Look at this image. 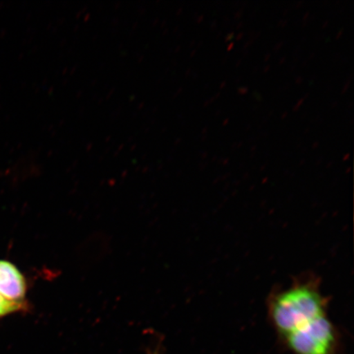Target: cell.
Returning <instances> with one entry per match:
<instances>
[{"mask_svg":"<svg viewBox=\"0 0 354 354\" xmlns=\"http://www.w3.org/2000/svg\"><path fill=\"white\" fill-rule=\"evenodd\" d=\"M26 308L21 306V305L13 304L10 301L3 299L0 296V318L10 315V314L21 312Z\"/></svg>","mask_w":354,"mask_h":354,"instance_id":"277c9868","label":"cell"},{"mask_svg":"<svg viewBox=\"0 0 354 354\" xmlns=\"http://www.w3.org/2000/svg\"><path fill=\"white\" fill-rule=\"evenodd\" d=\"M292 354H338L339 337L329 314L316 318L281 339Z\"/></svg>","mask_w":354,"mask_h":354,"instance_id":"7a4b0ae2","label":"cell"},{"mask_svg":"<svg viewBox=\"0 0 354 354\" xmlns=\"http://www.w3.org/2000/svg\"><path fill=\"white\" fill-rule=\"evenodd\" d=\"M26 281L19 269L8 261L0 259V296L26 308Z\"/></svg>","mask_w":354,"mask_h":354,"instance_id":"3957f363","label":"cell"},{"mask_svg":"<svg viewBox=\"0 0 354 354\" xmlns=\"http://www.w3.org/2000/svg\"><path fill=\"white\" fill-rule=\"evenodd\" d=\"M326 314L328 300L314 277L298 279L269 298V319L280 339Z\"/></svg>","mask_w":354,"mask_h":354,"instance_id":"6da1fadb","label":"cell"},{"mask_svg":"<svg viewBox=\"0 0 354 354\" xmlns=\"http://www.w3.org/2000/svg\"><path fill=\"white\" fill-rule=\"evenodd\" d=\"M232 35H233V33H231V35L229 34L227 35V38H225V39H225V41H228L229 39H232Z\"/></svg>","mask_w":354,"mask_h":354,"instance_id":"5b68a950","label":"cell"},{"mask_svg":"<svg viewBox=\"0 0 354 354\" xmlns=\"http://www.w3.org/2000/svg\"><path fill=\"white\" fill-rule=\"evenodd\" d=\"M233 46H234V43H232L231 44H229L228 50H231V48H232Z\"/></svg>","mask_w":354,"mask_h":354,"instance_id":"8992f818","label":"cell"},{"mask_svg":"<svg viewBox=\"0 0 354 354\" xmlns=\"http://www.w3.org/2000/svg\"><path fill=\"white\" fill-rule=\"evenodd\" d=\"M153 354H158V353H157V352H155V353H153Z\"/></svg>","mask_w":354,"mask_h":354,"instance_id":"52a82bcc","label":"cell"}]
</instances>
